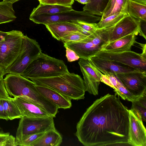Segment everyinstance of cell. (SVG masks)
Segmentation results:
<instances>
[{
	"instance_id": "6da1fadb",
	"label": "cell",
	"mask_w": 146,
	"mask_h": 146,
	"mask_svg": "<svg viewBox=\"0 0 146 146\" xmlns=\"http://www.w3.org/2000/svg\"><path fill=\"white\" fill-rule=\"evenodd\" d=\"M129 110L115 95L96 100L76 125L75 135L85 146L129 145Z\"/></svg>"
},
{
	"instance_id": "7a4b0ae2",
	"label": "cell",
	"mask_w": 146,
	"mask_h": 146,
	"mask_svg": "<svg viewBox=\"0 0 146 146\" xmlns=\"http://www.w3.org/2000/svg\"><path fill=\"white\" fill-rule=\"evenodd\" d=\"M3 80L10 96L27 97L51 116L56 117L58 108L40 94L36 87V84L32 81L21 75L9 74L6 75Z\"/></svg>"
},
{
	"instance_id": "3957f363",
	"label": "cell",
	"mask_w": 146,
	"mask_h": 146,
	"mask_svg": "<svg viewBox=\"0 0 146 146\" xmlns=\"http://www.w3.org/2000/svg\"><path fill=\"white\" fill-rule=\"evenodd\" d=\"M38 86L55 90L70 99H84L86 91L83 80L80 76L69 72L59 76L47 78H31Z\"/></svg>"
},
{
	"instance_id": "277c9868",
	"label": "cell",
	"mask_w": 146,
	"mask_h": 146,
	"mask_svg": "<svg viewBox=\"0 0 146 146\" xmlns=\"http://www.w3.org/2000/svg\"><path fill=\"white\" fill-rule=\"evenodd\" d=\"M68 72L67 67L63 60L41 52L21 75L30 79L54 77Z\"/></svg>"
},
{
	"instance_id": "5b68a950",
	"label": "cell",
	"mask_w": 146,
	"mask_h": 146,
	"mask_svg": "<svg viewBox=\"0 0 146 146\" xmlns=\"http://www.w3.org/2000/svg\"><path fill=\"white\" fill-rule=\"evenodd\" d=\"M112 27L97 29L84 39L66 43L64 46L74 51L80 58H90L102 50L109 42V35Z\"/></svg>"
},
{
	"instance_id": "8992f818",
	"label": "cell",
	"mask_w": 146,
	"mask_h": 146,
	"mask_svg": "<svg viewBox=\"0 0 146 146\" xmlns=\"http://www.w3.org/2000/svg\"><path fill=\"white\" fill-rule=\"evenodd\" d=\"M101 17L85 11L71 10L55 14H39L30 15L29 19L34 23L46 25L59 22H68L75 23L77 21L96 23Z\"/></svg>"
},
{
	"instance_id": "52a82bcc",
	"label": "cell",
	"mask_w": 146,
	"mask_h": 146,
	"mask_svg": "<svg viewBox=\"0 0 146 146\" xmlns=\"http://www.w3.org/2000/svg\"><path fill=\"white\" fill-rule=\"evenodd\" d=\"M41 52L38 43L26 35H24L19 54L5 70L7 73L21 75L29 64Z\"/></svg>"
},
{
	"instance_id": "ba28073f",
	"label": "cell",
	"mask_w": 146,
	"mask_h": 146,
	"mask_svg": "<svg viewBox=\"0 0 146 146\" xmlns=\"http://www.w3.org/2000/svg\"><path fill=\"white\" fill-rule=\"evenodd\" d=\"M55 129L53 117H33L22 116L19 122L16 132L17 143L31 134L45 132Z\"/></svg>"
},
{
	"instance_id": "9c48e42d",
	"label": "cell",
	"mask_w": 146,
	"mask_h": 146,
	"mask_svg": "<svg viewBox=\"0 0 146 146\" xmlns=\"http://www.w3.org/2000/svg\"><path fill=\"white\" fill-rule=\"evenodd\" d=\"M24 36L19 31L13 30L7 32L0 49V65L5 70L19 54Z\"/></svg>"
},
{
	"instance_id": "30bf717a",
	"label": "cell",
	"mask_w": 146,
	"mask_h": 146,
	"mask_svg": "<svg viewBox=\"0 0 146 146\" xmlns=\"http://www.w3.org/2000/svg\"><path fill=\"white\" fill-rule=\"evenodd\" d=\"M95 56L146 72V55L142 53L138 54L131 50L118 52H109L102 50Z\"/></svg>"
},
{
	"instance_id": "8fae6325",
	"label": "cell",
	"mask_w": 146,
	"mask_h": 146,
	"mask_svg": "<svg viewBox=\"0 0 146 146\" xmlns=\"http://www.w3.org/2000/svg\"><path fill=\"white\" fill-rule=\"evenodd\" d=\"M125 87L134 95L146 94V72L138 71L115 75Z\"/></svg>"
},
{
	"instance_id": "7c38bea8",
	"label": "cell",
	"mask_w": 146,
	"mask_h": 146,
	"mask_svg": "<svg viewBox=\"0 0 146 146\" xmlns=\"http://www.w3.org/2000/svg\"><path fill=\"white\" fill-rule=\"evenodd\" d=\"M139 33L146 39V35L141 28V20L127 14L112 27L109 33L111 42L134 33Z\"/></svg>"
},
{
	"instance_id": "4fadbf2b",
	"label": "cell",
	"mask_w": 146,
	"mask_h": 146,
	"mask_svg": "<svg viewBox=\"0 0 146 146\" xmlns=\"http://www.w3.org/2000/svg\"><path fill=\"white\" fill-rule=\"evenodd\" d=\"M129 145L146 146V130L143 121L131 110H129Z\"/></svg>"
},
{
	"instance_id": "5bb4252c",
	"label": "cell",
	"mask_w": 146,
	"mask_h": 146,
	"mask_svg": "<svg viewBox=\"0 0 146 146\" xmlns=\"http://www.w3.org/2000/svg\"><path fill=\"white\" fill-rule=\"evenodd\" d=\"M90 59L100 72L107 75L115 76L118 74L141 71L129 66L115 61L102 59L96 56Z\"/></svg>"
},
{
	"instance_id": "9a60e30c",
	"label": "cell",
	"mask_w": 146,
	"mask_h": 146,
	"mask_svg": "<svg viewBox=\"0 0 146 146\" xmlns=\"http://www.w3.org/2000/svg\"><path fill=\"white\" fill-rule=\"evenodd\" d=\"M11 99L19 108L22 116H25L33 117L51 116L45 110L27 97L11 98Z\"/></svg>"
},
{
	"instance_id": "2e32d148",
	"label": "cell",
	"mask_w": 146,
	"mask_h": 146,
	"mask_svg": "<svg viewBox=\"0 0 146 146\" xmlns=\"http://www.w3.org/2000/svg\"><path fill=\"white\" fill-rule=\"evenodd\" d=\"M45 25L52 36L58 40H60L61 38L73 32H79L88 36L92 34L74 23L59 22Z\"/></svg>"
},
{
	"instance_id": "e0dca14e",
	"label": "cell",
	"mask_w": 146,
	"mask_h": 146,
	"mask_svg": "<svg viewBox=\"0 0 146 146\" xmlns=\"http://www.w3.org/2000/svg\"><path fill=\"white\" fill-rule=\"evenodd\" d=\"M38 91L44 97L59 108L66 109L72 106L71 100L49 88L36 85Z\"/></svg>"
},
{
	"instance_id": "ac0fdd59",
	"label": "cell",
	"mask_w": 146,
	"mask_h": 146,
	"mask_svg": "<svg viewBox=\"0 0 146 146\" xmlns=\"http://www.w3.org/2000/svg\"><path fill=\"white\" fill-rule=\"evenodd\" d=\"M134 33L109 42L102 50L109 52H122L131 50V47L136 42V35Z\"/></svg>"
},
{
	"instance_id": "d6986e66",
	"label": "cell",
	"mask_w": 146,
	"mask_h": 146,
	"mask_svg": "<svg viewBox=\"0 0 146 146\" xmlns=\"http://www.w3.org/2000/svg\"><path fill=\"white\" fill-rule=\"evenodd\" d=\"M62 138L56 129L49 130L35 141L31 146H59Z\"/></svg>"
},
{
	"instance_id": "ffe728a7",
	"label": "cell",
	"mask_w": 146,
	"mask_h": 146,
	"mask_svg": "<svg viewBox=\"0 0 146 146\" xmlns=\"http://www.w3.org/2000/svg\"><path fill=\"white\" fill-rule=\"evenodd\" d=\"M73 9L72 7L55 4H43L40 3L34 8L30 15L45 14L53 15L66 12Z\"/></svg>"
},
{
	"instance_id": "44dd1931",
	"label": "cell",
	"mask_w": 146,
	"mask_h": 146,
	"mask_svg": "<svg viewBox=\"0 0 146 146\" xmlns=\"http://www.w3.org/2000/svg\"><path fill=\"white\" fill-rule=\"evenodd\" d=\"M126 13L135 19L146 21V5L129 0L127 7Z\"/></svg>"
},
{
	"instance_id": "7402d4cb",
	"label": "cell",
	"mask_w": 146,
	"mask_h": 146,
	"mask_svg": "<svg viewBox=\"0 0 146 146\" xmlns=\"http://www.w3.org/2000/svg\"><path fill=\"white\" fill-rule=\"evenodd\" d=\"M11 3L0 2V24L15 20L17 17Z\"/></svg>"
},
{
	"instance_id": "603a6c76",
	"label": "cell",
	"mask_w": 146,
	"mask_h": 146,
	"mask_svg": "<svg viewBox=\"0 0 146 146\" xmlns=\"http://www.w3.org/2000/svg\"><path fill=\"white\" fill-rule=\"evenodd\" d=\"M90 0V3L85 4L83 7V10L94 15L102 16L109 0Z\"/></svg>"
},
{
	"instance_id": "cb8c5ba5",
	"label": "cell",
	"mask_w": 146,
	"mask_h": 146,
	"mask_svg": "<svg viewBox=\"0 0 146 146\" xmlns=\"http://www.w3.org/2000/svg\"><path fill=\"white\" fill-rule=\"evenodd\" d=\"M11 97L9 98L0 97V100L4 110L9 120L21 118L22 117L21 112L17 106L11 100Z\"/></svg>"
},
{
	"instance_id": "d4e9b609",
	"label": "cell",
	"mask_w": 146,
	"mask_h": 146,
	"mask_svg": "<svg viewBox=\"0 0 146 146\" xmlns=\"http://www.w3.org/2000/svg\"><path fill=\"white\" fill-rule=\"evenodd\" d=\"M80 68L83 75L86 91L94 96L98 95L100 82L90 75L82 67L80 66Z\"/></svg>"
},
{
	"instance_id": "484cf974",
	"label": "cell",
	"mask_w": 146,
	"mask_h": 146,
	"mask_svg": "<svg viewBox=\"0 0 146 146\" xmlns=\"http://www.w3.org/2000/svg\"><path fill=\"white\" fill-rule=\"evenodd\" d=\"M78 64L80 66L82 67L90 75L97 81L101 82V77L102 74L98 70L90 58H80Z\"/></svg>"
},
{
	"instance_id": "4316f807",
	"label": "cell",
	"mask_w": 146,
	"mask_h": 146,
	"mask_svg": "<svg viewBox=\"0 0 146 146\" xmlns=\"http://www.w3.org/2000/svg\"><path fill=\"white\" fill-rule=\"evenodd\" d=\"M127 14V13L122 12H119L110 15L104 19H100L97 23V28L101 29L112 27Z\"/></svg>"
},
{
	"instance_id": "83f0119b",
	"label": "cell",
	"mask_w": 146,
	"mask_h": 146,
	"mask_svg": "<svg viewBox=\"0 0 146 146\" xmlns=\"http://www.w3.org/2000/svg\"><path fill=\"white\" fill-rule=\"evenodd\" d=\"M131 110L142 121H146V108L138 103L136 101L132 102Z\"/></svg>"
},
{
	"instance_id": "f1b7e54d",
	"label": "cell",
	"mask_w": 146,
	"mask_h": 146,
	"mask_svg": "<svg viewBox=\"0 0 146 146\" xmlns=\"http://www.w3.org/2000/svg\"><path fill=\"white\" fill-rule=\"evenodd\" d=\"M88 36L81 33L75 32L61 38L60 40L64 44L70 42H79Z\"/></svg>"
},
{
	"instance_id": "f546056e",
	"label": "cell",
	"mask_w": 146,
	"mask_h": 146,
	"mask_svg": "<svg viewBox=\"0 0 146 146\" xmlns=\"http://www.w3.org/2000/svg\"><path fill=\"white\" fill-rule=\"evenodd\" d=\"M45 132L35 133L29 135L17 143V146H31V145L40 137Z\"/></svg>"
},
{
	"instance_id": "4dcf8cb0",
	"label": "cell",
	"mask_w": 146,
	"mask_h": 146,
	"mask_svg": "<svg viewBox=\"0 0 146 146\" xmlns=\"http://www.w3.org/2000/svg\"><path fill=\"white\" fill-rule=\"evenodd\" d=\"M129 0H116L113 9L109 16L120 12L127 13L126 8Z\"/></svg>"
},
{
	"instance_id": "1f68e13d",
	"label": "cell",
	"mask_w": 146,
	"mask_h": 146,
	"mask_svg": "<svg viewBox=\"0 0 146 146\" xmlns=\"http://www.w3.org/2000/svg\"><path fill=\"white\" fill-rule=\"evenodd\" d=\"M75 24L85 31L92 33L98 29L96 23H89L81 21H77Z\"/></svg>"
},
{
	"instance_id": "d6a6232c",
	"label": "cell",
	"mask_w": 146,
	"mask_h": 146,
	"mask_svg": "<svg viewBox=\"0 0 146 146\" xmlns=\"http://www.w3.org/2000/svg\"><path fill=\"white\" fill-rule=\"evenodd\" d=\"M116 0H109L101 19H104L109 16L112 11Z\"/></svg>"
},
{
	"instance_id": "836d02e7",
	"label": "cell",
	"mask_w": 146,
	"mask_h": 146,
	"mask_svg": "<svg viewBox=\"0 0 146 146\" xmlns=\"http://www.w3.org/2000/svg\"><path fill=\"white\" fill-rule=\"evenodd\" d=\"M66 49V56L69 62L77 60L80 58L78 55L73 50L69 48L65 47Z\"/></svg>"
},
{
	"instance_id": "e575fe53",
	"label": "cell",
	"mask_w": 146,
	"mask_h": 146,
	"mask_svg": "<svg viewBox=\"0 0 146 146\" xmlns=\"http://www.w3.org/2000/svg\"><path fill=\"white\" fill-rule=\"evenodd\" d=\"M0 97L7 98L10 97L5 87L3 77L0 78Z\"/></svg>"
},
{
	"instance_id": "d590c367",
	"label": "cell",
	"mask_w": 146,
	"mask_h": 146,
	"mask_svg": "<svg viewBox=\"0 0 146 146\" xmlns=\"http://www.w3.org/2000/svg\"><path fill=\"white\" fill-rule=\"evenodd\" d=\"M10 135L9 133L0 132V146H5L6 141Z\"/></svg>"
},
{
	"instance_id": "8d00e7d4",
	"label": "cell",
	"mask_w": 146,
	"mask_h": 146,
	"mask_svg": "<svg viewBox=\"0 0 146 146\" xmlns=\"http://www.w3.org/2000/svg\"><path fill=\"white\" fill-rule=\"evenodd\" d=\"M74 0H56V4L62 5L72 7Z\"/></svg>"
},
{
	"instance_id": "74e56055",
	"label": "cell",
	"mask_w": 146,
	"mask_h": 146,
	"mask_svg": "<svg viewBox=\"0 0 146 146\" xmlns=\"http://www.w3.org/2000/svg\"><path fill=\"white\" fill-rule=\"evenodd\" d=\"M5 146H17L15 138L10 135L6 141Z\"/></svg>"
},
{
	"instance_id": "f35d334b",
	"label": "cell",
	"mask_w": 146,
	"mask_h": 146,
	"mask_svg": "<svg viewBox=\"0 0 146 146\" xmlns=\"http://www.w3.org/2000/svg\"><path fill=\"white\" fill-rule=\"evenodd\" d=\"M0 119L8 120L9 118L7 115L4 110L3 105L0 100Z\"/></svg>"
},
{
	"instance_id": "ab89813d",
	"label": "cell",
	"mask_w": 146,
	"mask_h": 146,
	"mask_svg": "<svg viewBox=\"0 0 146 146\" xmlns=\"http://www.w3.org/2000/svg\"><path fill=\"white\" fill-rule=\"evenodd\" d=\"M40 3L43 4H56V0H38Z\"/></svg>"
},
{
	"instance_id": "60d3db41",
	"label": "cell",
	"mask_w": 146,
	"mask_h": 146,
	"mask_svg": "<svg viewBox=\"0 0 146 146\" xmlns=\"http://www.w3.org/2000/svg\"><path fill=\"white\" fill-rule=\"evenodd\" d=\"M7 33V32H4L0 31V49L2 43L5 39V36Z\"/></svg>"
},
{
	"instance_id": "b9f144b4",
	"label": "cell",
	"mask_w": 146,
	"mask_h": 146,
	"mask_svg": "<svg viewBox=\"0 0 146 146\" xmlns=\"http://www.w3.org/2000/svg\"><path fill=\"white\" fill-rule=\"evenodd\" d=\"M6 74L5 70L0 65V78L3 77Z\"/></svg>"
},
{
	"instance_id": "7bdbcfd3",
	"label": "cell",
	"mask_w": 146,
	"mask_h": 146,
	"mask_svg": "<svg viewBox=\"0 0 146 146\" xmlns=\"http://www.w3.org/2000/svg\"><path fill=\"white\" fill-rule=\"evenodd\" d=\"M135 2L146 5V0H131Z\"/></svg>"
},
{
	"instance_id": "ee69618b",
	"label": "cell",
	"mask_w": 146,
	"mask_h": 146,
	"mask_svg": "<svg viewBox=\"0 0 146 146\" xmlns=\"http://www.w3.org/2000/svg\"><path fill=\"white\" fill-rule=\"evenodd\" d=\"M79 3L83 4H86L90 2V0H75Z\"/></svg>"
},
{
	"instance_id": "f6af8a7d",
	"label": "cell",
	"mask_w": 146,
	"mask_h": 146,
	"mask_svg": "<svg viewBox=\"0 0 146 146\" xmlns=\"http://www.w3.org/2000/svg\"><path fill=\"white\" fill-rule=\"evenodd\" d=\"M19 0H3V1L8 2H10L13 4V3H15V2H17Z\"/></svg>"
}]
</instances>
